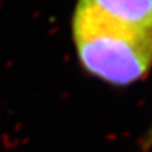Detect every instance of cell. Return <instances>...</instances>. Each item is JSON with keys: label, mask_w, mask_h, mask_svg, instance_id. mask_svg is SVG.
<instances>
[{"label": "cell", "mask_w": 152, "mask_h": 152, "mask_svg": "<svg viewBox=\"0 0 152 152\" xmlns=\"http://www.w3.org/2000/svg\"><path fill=\"white\" fill-rule=\"evenodd\" d=\"M72 37L83 68L118 86L152 67V0H77Z\"/></svg>", "instance_id": "1"}]
</instances>
